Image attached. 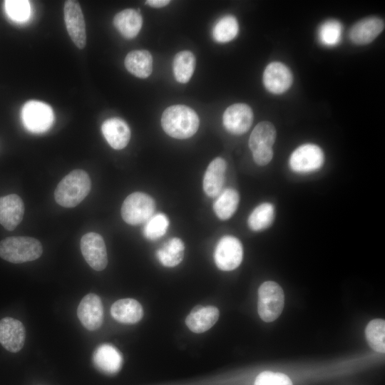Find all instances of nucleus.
Instances as JSON below:
<instances>
[{
	"label": "nucleus",
	"instance_id": "20e7f679",
	"mask_svg": "<svg viewBox=\"0 0 385 385\" xmlns=\"http://www.w3.org/2000/svg\"><path fill=\"white\" fill-rule=\"evenodd\" d=\"M284 304L282 288L277 282L267 281L258 289L257 310L260 318L271 322L281 314Z\"/></svg>",
	"mask_w": 385,
	"mask_h": 385
},
{
	"label": "nucleus",
	"instance_id": "a878e982",
	"mask_svg": "<svg viewBox=\"0 0 385 385\" xmlns=\"http://www.w3.org/2000/svg\"><path fill=\"white\" fill-rule=\"evenodd\" d=\"M277 132L274 125L269 121L259 123L252 130L249 138V148L252 152L261 147H272Z\"/></svg>",
	"mask_w": 385,
	"mask_h": 385
},
{
	"label": "nucleus",
	"instance_id": "6e6552de",
	"mask_svg": "<svg viewBox=\"0 0 385 385\" xmlns=\"http://www.w3.org/2000/svg\"><path fill=\"white\" fill-rule=\"evenodd\" d=\"M243 248L241 242L232 235H225L218 241L214 252L217 267L223 271L236 269L242 262Z\"/></svg>",
	"mask_w": 385,
	"mask_h": 385
},
{
	"label": "nucleus",
	"instance_id": "aec40b11",
	"mask_svg": "<svg viewBox=\"0 0 385 385\" xmlns=\"http://www.w3.org/2000/svg\"><path fill=\"white\" fill-rule=\"evenodd\" d=\"M96 366L106 374H115L119 371L123 364L120 352L113 345L103 344L93 354Z\"/></svg>",
	"mask_w": 385,
	"mask_h": 385
},
{
	"label": "nucleus",
	"instance_id": "a211bd4d",
	"mask_svg": "<svg viewBox=\"0 0 385 385\" xmlns=\"http://www.w3.org/2000/svg\"><path fill=\"white\" fill-rule=\"evenodd\" d=\"M102 133L108 143L115 150L124 148L129 143L130 130L128 124L118 118H111L103 122Z\"/></svg>",
	"mask_w": 385,
	"mask_h": 385
},
{
	"label": "nucleus",
	"instance_id": "c756f323",
	"mask_svg": "<svg viewBox=\"0 0 385 385\" xmlns=\"http://www.w3.org/2000/svg\"><path fill=\"white\" fill-rule=\"evenodd\" d=\"M369 346L376 351H385V321L374 319L369 322L365 330Z\"/></svg>",
	"mask_w": 385,
	"mask_h": 385
},
{
	"label": "nucleus",
	"instance_id": "4468645a",
	"mask_svg": "<svg viewBox=\"0 0 385 385\" xmlns=\"http://www.w3.org/2000/svg\"><path fill=\"white\" fill-rule=\"evenodd\" d=\"M25 341L23 324L14 318L5 317L0 320V343L9 351H20Z\"/></svg>",
	"mask_w": 385,
	"mask_h": 385
},
{
	"label": "nucleus",
	"instance_id": "b1692460",
	"mask_svg": "<svg viewBox=\"0 0 385 385\" xmlns=\"http://www.w3.org/2000/svg\"><path fill=\"white\" fill-rule=\"evenodd\" d=\"M213 204V210L217 217L226 220L236 211L240 201L238 192L233 188H226L217 197Z\"/></svg>",
	"mask_w": 385,
	"mask_h": 385
},
{
	"label": "nucleus",
	"instance_id": "f257e3e1",
	"mask_svg": "<svg viewBox=\"0 0 385 385\" xmlns=\"http://www.w3.org/2000/svg\"><path fill=\"white\" fill-rule=\"evenodd\" d=\"M200 120L197 113L184 105H174L167 108L162 114L161 125L170 136L186 139L197 130Z\"/></svg>",
	"mask_w": 385,
	"mask_h": 385
},
{
	"label": "nucleus",
	"instance_id": "393cba45",
	"mask_svg": "<svg viewBox=\"0 0 385 385\" xmlns=\"http://www.w3.org/2000/svg\"><path fill=\"white\" fill-rule=\"evenodd\" d=\"M184 252L183 242L178 237H173L156 251V257L163 266L173 267L182 262Z\"/></svg>",
	"mask_w": 385,
	"mask_h": 385
},
{
	"label": "nucleus",
	"instance_id": "c85d7f7f",
	"mask_svg": "<svg viewBox=\"0 0 385 385\" xmlns=\"http://www.w3.org/2000/svg\"><path fill=\"white\" fill-rule=\"evenodd\" d=\"M239 31V25L236 18L226 15L220 19L212 29V37L218 43H226L234 39Z\"/></svg>",
	"mask_w": 385,
	"mask_h": 385
},
{
	"label": "nucleus",
	"instance_id": "f3484780",
	"mask_svg": "<svg viewBox=\"0 0 385 385\" xmlns=\"http://www.w3.org/2000/svg\"><path fill=\"white\" fill-rule=\"evenodd\" d=\"M226 161L215 158L207 166L202 181L203 190L210 197H217L222 191L225 178Z\"/></svg>",
	"mask_w": 385,
	"mask_h": 385
},
{
	"label": "nucleus",
	"instance_id": "9d476101",
	"mask_svg": "<svg viewBox=\"0 0 385 385\" xmlns=\"http://www.w3.org/2000/svg\"><path fill=\"white\" fill-rule=\"evenodd\" d=\"M63 11L66 27L71 38L78 48H83L86 43V24L79 3L66 1Z\"/></svg>",
	"mask_w": 385,
	"mask_h": 385
},
{
	"label": "nucleus",
	"instance_id": "c9c22d12",
	"mask_svg": "<svg viewBox=\"0 0 385 385\" xmlns=\"http://www.w3.org/2000/svg\"><path fill=\"white\" fill-rule=\"evenodd\" d=\"M146 4L155 7V8H161L170 3L169 0H148L145 1Z\"/></svg>",
	"mask_w": 385,
	"mask_h": 385
},
{
	"label": "nucleus",
	"instance_id": "dca6fc26",
	"mask_svg": "<svg viewBox=\"0 0 385 385\" xmlns=\"http://www.w3.org/2000/svg\"><path fill=\"white\" fill-rule=\"evenodd\" d=\"M384 21L376 16H369L357 21L349 31V38L355 44L371 43L384 30Z\"/></svg>",
	"mask_w": 385,
	"mask_h": 385
},
{
	"label": "nucleus",
	"instance_id": "4be33fe9",
	"mask_svg": "<svg viewBox=\"0 0 385 385\" xmlns=\"http://www.w3.org/2000/svg\"><path fill=\"white\" fill-rule=\"evenodd\" d=\"M113 24L125 38H133L141 29L143 19L139 10L126 9L114 16Z\"/></svg>",
	"mask_w": 385,
	"mask_h": 385
},
{
	"label": "nucleus",
	"instance_id": "2eb2a0df",
	"mask_svg": "<svg viewBox=\"0 0 385 385\" xmlns=\"http://www.w3.org/2000/svg\"><path fill=\"white\" fill-rule=\"evenodd\" d=\"M24 205L21 198L11 194L0 197V223L7 230H14L21 222Z\"/></svg>",
	"mask_w": 385,
	"mask_h": 385
},
{
	"label": "nucleus",
	"instance_id": "72a5a7b5",
	"mask_svg": "<svg viewBox=\"0 0 385 385\" xmlns=\"http://www.w3.org/2000/svg\"><path fill=\"white\" fill-rule=\"evenodd\" d=\"M254 385H293L291 379L284 374L265 371L256 378Z\"/></svg>",
	"mask_w": 385,
	"mask_h": 385
},
{
	"label": "nucleus",
	"instance_id": "ddd939ff",
	"mask_svg": "<svg viewBox=\"0 0 385 385\" xmlns=\"http://www.w3.org/2000/svg\"><path fill=\"white\" fill-rule=\"evenodd\" d=\"M263 83L270 93L281 94L292 86V72L284 63L278 61L272 62L265 69Z\"/></svg>",
	"mask_w": 385,
	"mask_h": 385
},
{
	"label": "nucleus",
	"instance_id": "2f4dec72",
	"mask_svg": "<svg viewBox=\"0 0 385 385\" xmlns=\"http://www.w3.org/2000/svg\"><path fill=\"white\" fill-rule=\"evenodd\" d=\"M342 26L337 20L324 21L319 27L318 36L320 42L327 46H333L339 43L342 38Z\"/></svg>",
	"mask_w": 385,
	"mask_h": 385
},
{
	"label": "nucleus",
	"instance_id": "412c9836",
	"mask_svg": "<svg viewBox=\"0 0 385 385\" xmlns=\"http://www.w3.org/2000/svg\"><path fill=\"white\" fill-rule=\"evenodd\" d=\"M112 317L123 324H135L143 316L141 304L131 298L121 299L115 302L111 308Z\"/></svg>",
	"mask_w": 385,
	"mask_h": 385
},
{
	"label": "nucleus",
	"instance_id": "bb28decb",
	"mask_svg": "<svg viewBox=\"0 0 385 385\" xmlns=\"http://www.w3.org/2000/svg\"><path fill=\"white\" fill-rule=\"evenodd\" d=\"M195 63V57L190 51L178 52L175 56L173 63L176 81L182 83L188 82L193 74Z\"/></svg>",
	"mask_w": 385,
	"mask_h": 385
},
{
	"label": "nucleus",
	"instance_id": "f03ea898",
	"mask_svg": "<svg viewBox=\"0 0 385 385\" xmlns=\"http://www.w3.org/2000/svg\"><path fill=\"white\" fill-rule=\"evenodd\" d=\"M91 181L88 174L76 169L66 175L58 184L54 197L64 207H74L88 195Z\"/></svg>",
	"mask_w": 385,
	"mask_h": 385
},
{
	"label": "nucleus",
	"instance_id": "473e14b6",
	"mask_svg": "<svg viewBox=\"0 0 385 385\" xmlns=\"http://www.w3.org/2000/svg\"><path fill=\"white\" fill-rule=\"evenodd\" d=\"M5 10L10 19L17 22L25 21L29 16L31 9L29 1L9 0L4 1Z\"/></svg>",
	"mask_w": 385,
	"mask_h": 385
},
{
	"label": "nucleus",
	"instance_id": "6ab92c4d",
	"mask_svg": "<svg viewBox=\"0 0 385 385\" xmlns=\"http://www.w3.org/2000/svg\"><path fill=\"white\" fill-rule=\"evenodd\" d=\"M219 309L214 306H195L188 315L187 327L195 333H202L210 329L217 321Z\"/></svg>",
	"mask_w": 385,
	"mask_h": 385
},
{
	"label": "nucleus",
	"instance_id": "7ed1b4c3",
	"mask_svg": "<svg viewBox=\"0 0 385 385\" xmlns=\"http://www.w3.org/2000/svg\"><path fill=\"white\" fill-rule=\"evenodd\" d=\"M41 242L31 237H9L0 242V257L11 263H23L40 257Z\"/></svg>",
	"mask_w": 385,
	"mask_h": 385
},
{
	"label": "nucleus",
	"instance_id": "1a4fd4ad",
	"mask_svg": "<svg viewBox=\"0 0 385 385\" xmlns=\"http://www.w3.org/2000/svg\"><path fill=\"white\" fill-rule=\"evenodd\" d=\"M81 250L86 262L96 271L104 270L108 257L104 240L96 232L85 234L81 240Z\"/></svg>",
	"mask_w": 385,
	"mask_h": 385
},
{
	"label": "nucleus",
	"instance_id": "5701e85b",
	"mask_svg": "<svg viewBox=\"0 0 385 385\" xmlns=\"http://www.w3.org/2000/svg\"><path fill=\"white\" fill-rule=\"evenodd\" d=\"M124 64L130 73L145 78L152 73L153 57L148 51L134 50L127 54Z\"/></svg>",
	"mask_w": 385,
	"mask_h": 385
},
{
	"label": "nucleus",
	"instance_id": "9b49d317",
	"mask_svg": "<svg viewBox=\"0 0 385 385\" xmlns=\"http://www.w3.org/2000/svg\"><path fill=\"white\" fill-rule=\"evenodd\" d=\"M222 122L227 131L235 135H242L252 125V110L245 103L231 105L224 112Z\"/></svg>",
	"mask_w": 385,
	"mask_h": 385
},
{
	"label": "nucleus",
	"instance_id": "0eeeda50",
	"mask_svg": "<svg viewBox=\"0 0 385 385\" xmlns=\"http://www.w3.org/2000/svg\"><path fill=\"white\" fill-rule=\"evenodd\" d=\"M324 162V155L322 148L313 143L299 145L289 159L291 170L298 173L314 172L321 168Z\"/></svg>",
	"mask_w": 385,
	"mask_h": 385
},
{
	"label": "nucleus",
	"instance_id": "7c9ffc66",
	"mask_svg": "<svg viewBox=\"0 0 385 385\" xmlns=\"http://www.w3.org/2000/svg\"><path fill=\"white\" fill-rule=\"evenodd\" d=\"M169 224V219L165 214L153 215L145 222L143 235L150 240H158L166 233Z\"/></svg>",
	"mask_w": 385,
	"mask_h": 385
},
{
	"label": "nucleus",
	"instance_id": "f704fd0d",
	"mask_svg": "<svg viewBox=\"0 0 385 385\" xmlns=\"http://www.w3.org/2000/svg\"><path fill=\"white\" fill-rule=\"evenodd\" d=\"M252 157L255 163L260 165L264 166L267 165L272 159L273 150L272 147H261L258 148L252 152Z\"/></svg>",
	"mask_w": 385,
	"mask_h": 385
},
{
	"label": "nucleus",
	"instance_id": "f8f14e48",
	"mask_svg": "<svg viewBox=\"0 0 385 385\" xmlns=\"http://www.w3.org/2000/svg\"><path fill=\"white\" fill-rule=\"evenodd\" d=\"M77 314L87 329L93 331L100 328L103 320V307L100 297L93 293L86 295L78 305Z\"/></svg>",
	"mask_w": 385,
	"mask_h": 385
},
{
	"label": "nucleus",
	"instance_id": "39448f33",
	"mask_svg": "<svg viewBox=\"0 0 385 385\" xmlns=\"http://www.w3.org/2000/svg\"><path fill=\"white\" fill-rule=\"evenodd\" d=\"M155 202L148 194L135 192L129 195L121 207L123 220L131 225L145 223L154 213Z\"/></svg>",
	"mask_w": 385,
	"mask_h": 385
},
{
	"label": "nucleus",
	"instance_id": "423d86ee",
	"mask_svg": "<svg viewBox=\"0 0 385 385\" xmlns=\"http://www.w3.org/2000/svg\"><path fill=\"white\" fill-rule=\"evenodd\" d=\"M21 119L29 131L42 133L52 125L54 114L49 105L38 101H29L22 108Z\"/></svg>",
	"mask_w": 385,
	"mask_h": 385
},
{
	"label": "nucleus",
	"instance_id": "cd10ccee",
	"mask_svg": "<svg viewBox=\"0 0 385 385\" xmlns=\"http://www.w3.org/2000/svg\"><path fill=\"white\" fill-rule=\"evenodd\" d=\"M274 219V207L272 203L263 202L257 205L248 217V226L252 231L268 228Z\"/></svg>",
	"mask_w": 385,
	"mask_h": 385
}]
</instances>
